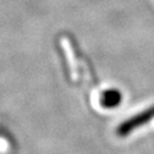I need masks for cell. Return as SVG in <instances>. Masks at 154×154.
<instances>
[{
	"mask_svg": "<svg viewBox=\"0 0 154 154\" xmlns=\"http://www.w3.org/2000/svg\"><path fill=\"white\" fill-rule=\"evenodd\" d=\"M153 118H154V106H152V107H149L147 110L143 111L142 113H139L137 116H134L132 118L126 120L125 122H122L121 125L118 127V131L116 132H118L119 136H127L134 129L139 128L140 126L147 123Z\"/></svg>",
	"mask_w": 154,
	"mask_h": 154,
	"instance_id": "cell-1",
	"label": "cell"
},
{
	"mask_svg": "<svg viewBox=\"0 0 154 154\" xmlns=\"http://www.w3.org/2000/svg\"><path fill=\"white\" fill-rule=\"evenodd\" d=\"M121 99L122 96L119 90L116 89L105 90L100 96V105L106 109H113L121 103Z\"/></svg>",
	"mask_w": 154,
	"mask_h": 154,
	"instance_id": "cell-2",
	"label": "cell"
}]
</instances>
